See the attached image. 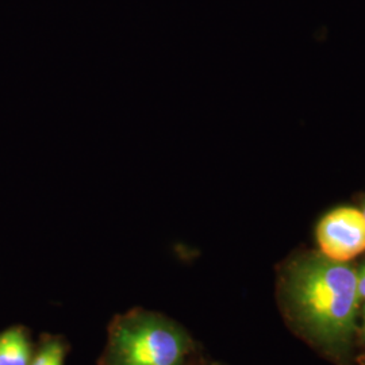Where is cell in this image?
<instances>
[{
  "instance_id": "5",
  "label": "cell",
  "mask_w": 365,
  "mask_h": 365,
  "mask_svg": "<svg viewBox=\"0 0 365 365\" xmlns=\"http://www.w3.org/2000/svg\"><path fill=\"white\" fill-rule=\"evenodd\" d=\"M66 349L60 341H48L30 365H64Z\"/></svg>"
},
{
  "instance_id": "2",
  "label": "cell",
  "mask_w": 365,
  "mask_h": 365,
  "mask_svg": "<svg viewBox=\"0 0 365 365\" xmlns=\"http://www.w3.org/2000/svg\"><path fill=\"white\" fill-rule=\"evenodd\" d=\"M190 342L180 327L150 313H131L113 325L108 365H184Z\"/></svg>"
},
{
  "instance_id": "3",
  "label": "cell",
  "mask_w": 365,
  "mask_h": 365,
  "mask_svg": "<svg viewBox=\"0 0 365 365\" xmlns=\"http://www.w3.org/2000/svg\"><path fill=\"white\" fill-rule=\"evenodd\" d=\"M315 238L319 253L348 262L365 252V217L360 210L339 207L318 222Z\"/></svg>"
},
{
  "instance_id": "4",
  "label": "cell",
  "mask_w": 365,
  "mask_h": 365,
  "mask_svg": "<svg viewBox=\"0 0 365 365\" xmlns=\"http://www.w3.org/2000/svg\"><path fill=\"white\" fill-rule=\"evenodd\" d=\"M31 349L22 329L13 327L0 334V365H30Z\"/></svg>"
},
{
  "instance_id": "1",
  "label": "cell",
  "mask_w": 365,
  "mask_h": 365,
  "mask_svg": "<svg viewBox=\"0 0 365 365\" xmlns=\"http://www.w3.org/2000/svg\"><path fill=\"white\" fill-rule=\"evenodd\" d=\"M284 292L289 312L312 339L331 349L346 346L359 309L357 271L321 253L302 256L288 268Z\"/></svg>"
},
{
  "instance_id": "6",
  "label": "cell",
  "mask_w": 365,
  "mask_h": 365,
  "mask_svg": "<svg viewBox=\"0 0 365 365\" xmlns=\"http://www.w3.org/2000/svg\"><path fill=\"white\" fill-rule=\"evenodd\" d=\"M357 289H359L360 300H365V262L357 271Z\"/></svg>"
},
{
  "instance_id": "7",
  "label": "cell",
  "mask_w": 365,
  "mask_h": 365,
  "mask_svg": "<svg viewBox=\"0 0 365 365\" xmlns=\"http://www.w3.org/2000/svg\"><path fill=\"white\" fill-rule=\"evenodd\" d=\"M363 334H364V339H365V309H364V325H363Z\"/></svg>"
},
{
  "instance_id": "8",
  "label": "cell",
  "mask_w": 365,
  "mask_h": 365,
  "mask_svg": "<svg viewBox=\"0 0 365 365\" xmlns=\"http://www.w3.org/2000/svg\"><path fill=\"white\" fill-rule=\"evenodd\" d=\"M361 212H363V214H364V217H365V203H364V207H363V210H361Z\"/></svg>"
}]
</instances>
